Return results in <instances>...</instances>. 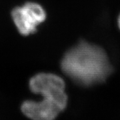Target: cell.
Returning <instances> with one entry per match:
<instances>
[{
    "mask_svg": "<svg viewBox=\"0 0 120 120\" xmlns=\"http://www.w3.org/2000/svg\"><path fill=\"white\" fill-rule=\"evenodd\" d=\"M61 65L67 75L83 86L103 82L112 71L103 49L85 41L70 49L65 54Z\"/></svg>",
    "mask_w": 120,
    "mask_h": 120,
    "instance_id": "1",
    "label": "cell"
},
{
    "mask_svg": "<svg viewBox=\"0 0 120 120\" xmlns=\"http://www.w3.org/2000/svg\"><path fill=\"white\" fill-rule=\"evenodd\" d=\"M31 91L42 95L41 101H26L22 104L23 114L32 120H53L66 107L68 97L62 78L52 73H39L30 82Z\"/></svg>",
    "mask_w": 120,
    "mask_h": 120,
    "instance_id": "2",
    "label": "cell"
},
{
    "mask_svg": "<svg viewBox=\"0 0 120 120\" xmlns=\"http://www.w3.org/2000/svg\"><path fill=\"white\" fill-rule=\"evenodd\" d=\"M45 17L43 9L35 3H27L12 11L14 23L19 31L25 35L35 32L36 27L45 20Z\"/></svg>",
    "mask_w": 120,
    "mask_h": 120,
    "instance_id": "3",
    "label": "cell"
},
{
    "mask_svg": "<svg viewBox=\"0 0 120 120\" xmlns=\"http://www.w3.org/2000/svg\"><path fill=\"white\" fill-rule=\"evenodd\" d=\"M117 23H118V27H119V28L120 29V15H119V17H118V19H117Z\"/></svg>",
    "mask_w": 120,
    "mask_h": 120,
    "instance_id": "4",
    "label": "cell"
}]
</instances>
